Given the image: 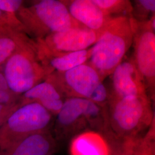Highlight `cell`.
Returning a JSON list of instances; mask_svg holds the SVG:
<instances>
[{"label": "cell", "instance_id": "6da1fadb", "mask_svg": "<svg viewBox=\"0 0 155 155\" xmlns=\"http://www.w3.org/2000/svg\"><path fill=\"white\" fill-rule=\"evenodd\" d=\"M93 130L107 140L114 138L109 125L107 107L89 100L67 98L55 116L52 134L56 141L64 142L80 133Z\"/></svg>", "mask_w": 155, "mask_h": 155}, {"label": "cell", "instance_id": "7a4b0ae2", "mask_svg": "<svg viewBox=\"0 0 155 155\" xmlns=\"http://www.w3.org/2000/svg\"><path fill=\"white\" fill-rule=\"evenodd\" d=\"M133 20L131 17L112 18L100 38L91 47L87 63L104 81L125 57L133 43Z\"/></svg>", "mask_w": 155, "mask_h": 155}, {"label": "cell", "instance_id": "3957f363", "mask_svg": "<svg viewBox=\"0 0 155 155\" xmlns=\"http://www.w3.org/2000/svg\"><path fill=\"white\" fill-rule=\"evenodd\" d=\"M107 108L111 131L117 140L137 139L155 121L153 102L147 95L109 99Z\"/></svg>", "mask_w": 155, "mask_h": 155}, {"label": "cell", "instance_id": "277c9868", "mask_svg": "<svg viewBox=\"0 0 155 155\" xmlns=\"http://www.w3.org/2000/svg\"><path fill=\"white\" fill-rule=\"evenodd\" d=\"M17 13L24 32L34 40L83 26L72 18L62 0L34 1L31 5L22 6Z\"/></svg>", "mask_w": 155, "mask_h": 155}, {"label": "cell", "instance_id": "5b68a950", "mask_svg": "<svg viewBox=\"0 0 155 155\" xmlns=\"http://www.w3.org/2000/svg\"><path fill=\"white\" fill-rule=\"evenodd\" d=\"M52 83L65 98L89 100L107 107L109 93L99 73L85 63L66 72H54L45 79Z\"/></svg>", "mask_w": 155, "mask_h": 155}, {"label": "cell", "instance_id": "8992f818", "mask_svg": "<svg viewBox=\"0 0 155 155\" xmlns=\"http://www.w3.org/2000/svg\"><path fill=\"white\" fill-rule=\"evenodd\" d=\"M54 117L38 103L20 106L0 127V155H5L28 136L51 130Z\"/></svg>", "mask_w": 155, "mask_h": 155}, {"label": "cell", "instance_id": "52a82bcc", "mask_svg": "<svg viewBox=\"0 0 155 155\" xmlns=\"http://www.w3.org/2000/svg\"><path fill=\"white\" fill-rule=\"evenodd\" d=\"M4 64L3 72L9 89L19 96L48 75L39 59L36 41L29 36Z\"/></svg>", "mask_w": 155, "mask_h": 155}, {"label": "cell", "instance_id": "ba28073f", "mask_svg": "<svg viewBox=\"0 0 155 155\" xmlns=\"http://www.w3.org/2000/svg\"><path fill=\"white\" fill-rule=\"evenodd\" d=\"M132 20L134 33L132 56L147 95L153 102L155 94V15L144 22Z\"/></svg>", "mask_w": 155, "mask_h": 155}, {"label": "cell", "instance_id": "9c48e42d", "mask_svg": "<svg viewBox=\"0 0 155 155\" xmlns=\"http://www.w3.org/2000/svg\"><path fill=\"white\" fill-rule=\"evenodd\" d=\"M103 31L97 32L81 26L50 34L35 41L40 47L51 51L76 52L92 47Z\"/></svg>", "mask_w": 155, "mask_h": 155}, {"label": "cell", "instance_id": "30bf717a", "mask_svg": "<svg viewBox=\"0 0 155 155\" xmlns=\"http://www.w3.org/2000/svg\"><path fill=\"white\" fill-rule=\"evenodd\" d=\"M108 77L110 78L109 87H107L109 99L148 96L132 55L125 56Z\"/></svg>", "mask_w": 155, "mask_h": 155}, {"label": "cell", "instance_id": "8fae6325", "mask_svg": "<svg viewBox=\"0 0 155 155\" xmlns=\"http://www.w3.org/2000/svg\"><path fill=\"white\" fill-rule=\"evenodd\" d=\"M36 47L39 59L48 75L54 72H66L87 63L92 51L91 47L87 50L76 52H54L40 47L37 43Z\"/></svg>", "mask_w": 155, "mask_h": 155}, {"label": "cell", "instance_id": "7c38bea8", "mask_svg": "<svg viewBox=\"0 0 155 155\" xmlns=\"http://www.w3.org/2000/svg\"><path fill=\"white\" fill-rule=\"evenodd\" d=\"M72 18L94 31H103L112 18L107 16L93 0H62Z\"/></svg>", "mask_w": 155, "mask_h": 155}, {"label": "cell", "instance_id": "4fadbf2b", "mask_svg": "<svg viewBox=\"0 0 155 155\" xmlns=\"http://www.w3.org/2000/svg\"><path fill=\"white\" fill-rule=\"evenodd\" d=\"M65 100L55 86L45 79L22 94L19 104L22 105L32 102L38 103L55 117L61 109Z\"/></svg>", "mask_w": 155, "mask_h": 155}, {"label": "cell", "instance_id": "5bb4252c", "mask_svg": "<svg viewBox=\"0 0 155 155\" xmlns=\"http://www.w3.org/2000/svg\"><path fill=\"white\" fill-rule=\"evenodd\" d=\"M51 130L34 133L22 139L4 155H52L58 149Z\"/></svg>", "mask_w": 155, "mask_h": 155}, {"label": "cell", "instance_id": "9a60e30c", "mask_svg": "<svg viewBox=\"0 0 155 155\" xmlns=\"http://www.w3.org/2000/svg\"><path fill=\"white\" fill-rule=\"evenodd\" d=\"M70 155H111L109 141L101 133L87 130L70 140Z\"/></svg>", "mask_w": 155, "mask_h": 155}, {"label": "cell", "instance_id": "2e32d148", "mask_svg": "<svg viewBox=\"0 0 155 155\" xmlns=\"http://www.w3.org/2000/svg\"><path fill=\"white\" fill-rule=\"evenodd\" d=\"M28 37L24 32L16 28L11 27L0 28V66Z\"/></svg>", "mask_w": 155, "mask_h": 155}, {"label": "cell", "instance_id": "e0dca14e", "mask_svg": "<svg viewBox=\"0 0 155 155\" xmlns=\"http://www.w3.org/2000/svg\"><path fill=\"white\" fill-rule=\"evenodd\" d=\"M107 16L110 18L120 17H131L132 6L128 0H93Z\"/></svg>", "mask_w": 155, "mask_h": 155}, {"label": "cell", "instance_id": "ac0fdd59", "mask_svg": "<svg viewBox=\"0 0 155 155\" xmlns=\"http://www.w3.org/2000/svg\"><path fill=\"white\" fill-rule=\"evenodd\" d=\"M131 18L138 22L148 21L155 15V0H135L131 1Z\"/></svg>", "mask_w": 155, "mask_h": 155}, {"label": "cell", "instance_id": "d6986e66", "mask_svg": "<svg viewBox=\"0 0 155 155\" xmlns=\"http://www.w3.org/2000/svg\"><path fill=\"white\" fill-rule=\"evenodd\" d=\"M155 147V123L143 136L136 139L130 155H148L150 150Z\"/></svg>", "mask_w": 155, "mask_h": 155}, {"label": "cell", "instance_id": "ffe728a7", "mask_svg": "<svg viewBox=\"0 0 155 155\" xmlns=\"http://www.w3.org/2000/svg\"><path fill=\"white\" fill-rule=\"evenodd\" d=\"M136 139L116 140L111 143V155H131L133 145Z\"/></svg>", "mask_w": 155, "mask_h": 155}, {"label": "cell", "instance_id": "44dd1931", "mask_svg": "<svg viewBox=\"0 0 155 155\" xmlns=\"http://www.w3.org/2000/svg\"><path fill=\"white\" fill-rule=\"evenodd\" d=\"M11 27L24 31V28L16 15L0 11V28Z\"/></svg>", "mask_w": 155, "mask_h": 155}, {"label": "cell", "instance_id": "7402d4cb", "mask_svg": "<svg viewBox=\"0 0 155 155\" xmlns=\"http://www.w3.org/2000/svg\"><path fill=\"white\" fill-rule=\"evenodd\" d=\"M24 1L20 0H0V11L16 15L22 8Z\"/></svg>", "mask_w": 155, "mask_h": 155}, {"label": "cell", "instance_id": "603a6c76", "mask_svg": "<svg viewBox=\"0 0 155 155\" xmlns=\"http://www.w3.org/2000/svg\"><path fill=\"white\" fill-rule=\"evenodd\" d=\"M20 96L14 94L12 91H4L0 90V104L4 105H12L19 104Z\"/></svg>", "mask_w": 155, "mask_h": 155}, {"label": "cell", "instance_id": "cb8c5ba5", "mask_svg": "<svg viewBox=\"0 0 155 155\" xmlns=\"http://www.w3.org/2000/svg\"><path fill=\"white\" fill-rule=\"evenodd\" d=\"M20 106V104L12 105H4L0 104V127L3 125L12 113Z\"/></svg>", "mask_w": 155, "mask_h": 155}, {"label": "cell", "instance_id": "d4e9b609", "mask_svg": "<svg viewBox=\"0 0 155 155\" xmlns=\"http://www.w3.org/2000/svg\"><path fill=\"white\" fill-rule=\"evenodd\" d=\"M0 90L4 91H11L9 89L4 72L0 71Z\"/></svg>", "mask_w": 155, "mask_h": 155}, {"label": "cell", "instance_id": "484cf974", "mask_svg": "<svg viewBox=\"0 0 155 155\" xmlns=\"http://www.w3.org/2000/svg\"><path fill=\"white\" fill-rule=\"evenodd\" d=\"M155 155V147L153 148L152 150H150L149 155Z\"/></svg>", "mask_w": 155, "mask_h": 155}]
</instances>
